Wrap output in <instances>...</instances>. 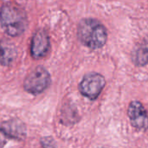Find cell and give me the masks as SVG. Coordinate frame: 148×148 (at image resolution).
<instances>
[{
	"mask_svg": "<svg viewBox=\"0 0 148 148\" xmlns=\"http://www.w3.org/2000/svg\"><path fill=\"white\" fill-rule=\"evenodd\" d=\"M50 42L46 30L38 29L32 36L30 54L35 59H41L47 56L49 51Z\"/></svg>",
	"mask_w": 148,
	"mask_h": 148,
	"instance_id": "cell-6",
	"label": "cell"
},
{
	"mask_svg": "<svg viewBox=\"0 0 148 148\" xmlns=\"http://www.w3.org/2000/svg\"><path fill=\"white\" fill-rule=\"evenodd\" d=\"M16 49L10 40L0 42V63L3 66H10L16 58Z\"/></svg>",
	"mask_w": 148,
	"mask_h": 148,
	"instance_id": "cell-8",
	"label": "cell"
},
{
	"mask_svg": "<svg viewBox=\"0 0 148 148\" xmlns=\"http://www.w3.org/2000/svg\"><path fill=\"white\" fill-rule=\"evenodd\" d=\"M77 36L84 46L98 49L107 42L108 32L105 26L98 20L84 18L78 24Z\"/></svg>",
	"mask_w": 148,
	"mask_h": 148,
	"instance_id": "cell-1",
	"label": "cell"
},
{
	"mask_svg": "<svg viewBox=\"0 0 148 148\" xmlns=\"http://www.w3.org/2000/svg\"><path fill=\"white\" fill-rule=\"evenodd\" d=\"M127 115L130 119L132 126L140 131H147L148 129V113L145 107L138 101L130 103L127 109Z\"/></svg>",
	"mask_w": 148,
	"mask_h": 148,
	"instance_id": "cell-5",
	"label": "cell"
},
{
	"mask_svg": "<svg viewBox=\"0 0 148 148\" xmlns=\"http://www.w3.org/2000/svg\"><path fill=\"white\" fill-rule=\"evenodd\" d=\"M0 23L7 35L17 36L23 34L28 26L27 15L17 5L6 3L0 10Z\"/></svg>",
	"mask_w": 148,
	"mask_h": 148,
	"instance_id": "cell-2",
	"label": "cell"
},
{
	"mask_svg": "<svg viewBox=\"0 0 148 148\" xmlns=\"http://www.w3.org/2000/svg\"><path fill=\"white\" fill-rule=\"evenodd\" d=\"M105 85L106 81L104 76L101 74L92 72L84 75L79 84V91L89 100H95L101 95Z\"/></svg>",
	"mask_w": 148,
	"mask_h": 148,
	"instance_id": "cell-4",
	"label": "cell"
},
{
	"mask_svg": "<svg viewBox=\"0 0 148 148\" xmlns=\"http://www.w3.org/2000/svg\"><path fill=\"white\" fill-rule=\"evenodd\" d=\"M51 78L48 70L43 67L34 69L25 78L23 82L24 89L33 95H39L46 90L50 85Z\"/></svg>",
	"mask_w": 148,
	"mask_h": 148,
	"instance_id": "cell-3",
	"label": "cell"
},
{
	"mask_svg": "<svg viewBox=\"0 0 148 148\" xmlns=\"http://www.w3.org/2000/svg\"><path fill=\"white\" fill-rule=\"evenodd\" d=\"M0 131L7 137L17 140L25 138L27 131L24 124L18 120H10L0 125Z\"/></svg>",
	"mask_w": 148,
	"mask_h": 148,
	"instance_id": "cell-7",
	"label": "cell"
},
{
	"mask_svg": "<svg viewBox=\"0 0 148 148\" xmlns=\"http://www.w3.org/2000/svg\"><path fill=\"white\" fill-rule=\"evenodd\" d=\"M132 61L136 66L148 64V36L138 43L132 52Z\"/></svg>",
	"mask_w": 148,
	"mask_h": 148,
	"instance_id": "cell-9",
	"label": "cell"
}]
</instances>
